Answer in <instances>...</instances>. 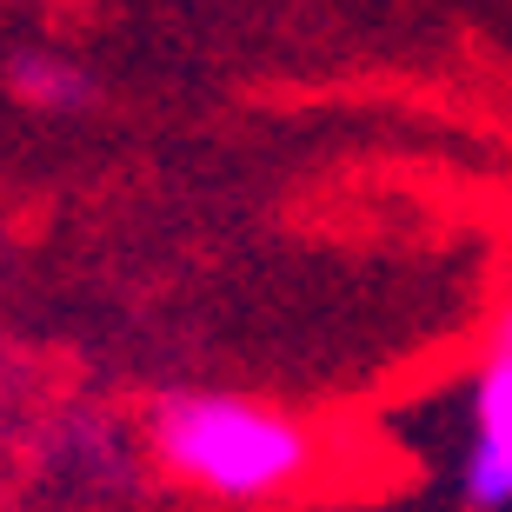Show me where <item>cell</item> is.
Here are the masks:
<instances>
[{"label": "cell", "mask_w": 512, "mask_h": 512, "mask_svg": "<svg viewBox=\"0 0 512 512\" xmlns=\"http://www.w3.org/2000/svg\"><path fill=\"white\" fill-rule=\"evenodd\" d=\"M20 94L40 107H74V100H87V80L60 60H20Z\"/></svg>", "instance_id": "3"}, {"label": "cell", "mask_w": 512, "mask_h": 512, "mask_svg": "<svg viewBox=\"0 0 512 512\" xmlns=\"http://www.w3.org/2000/svg\"><path fill=\"white\" fill-rule=\"evenodd\" d=\"M153 446L180 486L227 506L280 499L313 473V433L293 413L240 393H173L153 413Z\"/></svg>", "instance_id": "1"}, {"label": "cell", "mask_w": 512, "mask_h": 512, "mask_svg": "<svg viewBox=\"0 0 512 512\" xmlns=\"http://www.w3.org/2000/svg\"><path fill=\"white\" fill-rule=\"evenodd\" d=\"M459 493H466L473 512H506L512 506V313L499 320L493 346H486V366H479V380H473Z\"/></svg>", "instance_id": "2"}]
</instances>
